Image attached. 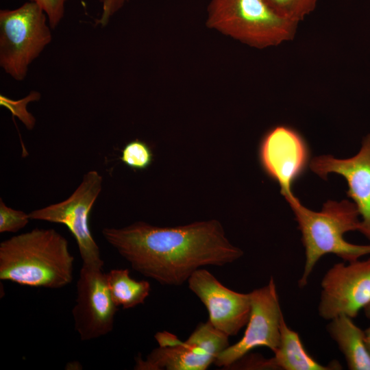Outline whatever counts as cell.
<instances>
[{
	"label": "cell",
	"instance_id": "22",
	"mask_svg": "<svg viewBox=\"0 0 370 370\" xmlns=\"http://www.w3.org/2000/svg\"><path fill=\"white\" fill-rule=\"evenodd\" d=\"M101 4V13L99 23L101 26L108 24L111 17L117 12L129 0H99Z\"/></svg>",
	"mask_w": 370,
	"mask_h": 370
},
{
	"label": "cell",
	"instance_id": "9",
	"mask_svg": "<svg viewBox=\"0 0 370 370\" xmlns=\"http://www.w3.org/2000/svg\"><path fill=\"white\" fill-rule=\"evenodd\" d=\"M321 287L318 312L322 319L356 317L370 301V258L334 264L322 278Z\"/></svg>",
	"mask_w": 370,
	"mask_h": 370
},
{
	"label": "cell",
	"instance_id": "23",
	"mask_svg": "<svg viewBox=\"0 0 370 370\" xmlns=\"http://www.w3.org/2000/svg\"><path fill=\"white\" fill-rule=\"evenodd\" d=\"M364 338L366 347L370 353V326L364 330Z\"/></svg>",
	"mask_w": 370,
	"mask_h": 370
},
{
	"label": "cell",
	"instance_id": "7",
	"mask_svg": "<svg viewBox=\"0 0 370 370\" xmlns=\"http://www.w3.org/2000/svg\"><path fill=\"white\" fill-rule=\"evenodd\" d=\"M251 311L243 337L222 351L214 361L219 367H230L252 349L265 347L275 352L280 342V327L284 315L275 280L251 293Z\"/></svg>",
	"mask_w": 370,
	"mask_h": 370
},
{
	"label": "cell",
	"instance_id": "24",
	"mask_svg": "<svg viewBox=\"0 0 370 370\" xmlns=\"http://www.w3.org/2000/svg\"><path fill=\"white\" fill-rule=\"evenodd\" d=\"M364 312L366 317L370 319V301L369 303L364 308Z\"/></svg>",
	"mask_w": 370,
	"mask_h": 370
},
{
	"label": "cell",
	"instance_id": "13",
	"mask_svg": "<svg viewBox=\"0 0 370 370\" xmlns=\"http://www.w3.org/2000/svg\"><path fill=\"white\" fill-rule=\"evenodd\" d=\"M310 168L324 180L330 173L345 178L348 184L347 195L356 204L361 217L359 232L370 242V134L364 138L356 156L347 159H336L330 155L315 157Z\"/></svg>",
	"mask_w": 370,
	"mask_h": 370
},
{
	"label": "cell",
	"instance_id": "2",
	"mask_svg": "<svg viewBox=\"0 0 370 370\" xmlns=\"http://www.w3.org/2000/svg\"><path fill=\"white\" fill-rule=\"evenodd\" d=\"M74 257L66 238L53 228H34L0 243V279L57 289L73 280Z\"/></svg>",
	"mask_w": 370,
	"mask_h": 370
},
{
	"label": "cell",
	"instance_id": "18",
	"mask_svg": "<svg viewBox=\"0 0 370 370\" xmlns=\"http://www.w3.org/2000/svg\"><path fill=\"white\" fill-rule=\"evenodd\" d=\"M120 159L132 169L143 170L151 164L153 154L146 143L136 139L124 147Z\"/></svg>",
	"mask_w": 370,
	"mask_h": 370
},
{
	"label": "cell",
	"instance_id": "21",
	"mask_svg": "<svg viewBox=\"0 0 370 370\" xmlns=\"http://www.w3.org/2000/svg\"><path fill=\"white\" fill-rule=\"evenodd\" d=\"M38 4L46 14L49 25L55 29L64 15L65 3L68 0H29Z\"/></svg>",
	"mask_w": 370,
	"mask_h": 370
},
{
	"label": "cell",
	"instance_id": "19",
	"mask_svg": "<svg viewBox=\"0 0 370 370\" xmlns=\"http://www.w3.org/2000/svg\"><path fill=\"white\" fill-rule=\"evenodd\" d=\"M40 94L37 91H31L25 97L14 100L5 95H0V105L9 110L12 116H16L28 130H32L36 124L35 117L27 111L28 103L38 101Z\"/></svg>",
	"mask_w": 370,
	"mask_h": 370
},
{
	"label": "cell",
	"instance_id": "12",
	"mask_svg": "<svg viewBox=\"0 0 370 370\" xmlns=\"http://www.w3.org/2000/svg\"><path fill=\"white\" fill-rule=\"evenodd\" d=\"M187 282L189 289L206 306L208 321L214 328L232 336L247 325L251 311L249 293L227 288L204 269L195 271Z\"/></svg>",
	"mask_w": 370,
	"mask_h": 370
},
{
	"label": "cell",
	"instance_id": "1",
	"mask_svg": "<svg viewBox=\"0 0 370 370\" xmlns=\"http://www.w3.org/2000/svg\"><path fill=\"white\" fill-rule=\"evenodd\" d=\"M101 233L134 270L165 286H181L202 267L224 266L243 255L214 219L176 227L138 221Z\"/></svg>",
	"mask_w": 370,
	"mask_h": 370
},
{
	"label": "cell",
	"instance_id": "15",
	"mask_svg": "<svg viewBox=\"0 0 370 370\" xmlns=\"http://www.w3.org/2000/svg\"><path fill=\"white\" fill-rule=\"evenodd\" d=\"M353 319L340 315L331 320L326 330L343 354L350 370H370V353L365 342L364 330Z\"/></svg>",
	"mask_w": 370,
	"mask_h": 370
},
{
	"label": "cell",
	"instance_id": "16",
	"mask_svg": "<svg viewBox=\"0 0 370 370\" xmlns=\"http://www.w3.org/2000/svg\"><path fill=\"white\" fill-rule=\"evenodd\" d=\"M106 278L112 300L124 309L143 304L151 291L148 281L132 278L127 269H112L106 273Z\"/></svg>",
	"mask_w": 370,
	"mask_h": 370
},
{
	"label": "cell",
	"instance_id": "14",
	"mask_svg": "<svg viewBox=\"0 0 370 370\" xmlns=\"http://www.w3.org/2000/svg\"><path fill=\"white\" fill-rule=\"evenodd\" d=\"M271 358H260V369L280 370H330L341 369L337 362L323 365L306 350L298 333L293 330L282 319L280 342Z\"/></svg>",
	"mask_w": 370,
	"mask_h": 370
},
{
	"label": "cell",
	"instance_id": "5",
	"mask_svg": "<svg viewBox=\"0 0 370 370\" xmlns=\"http://www.w3.org/2000/svg\"><path fill=\"white\" fill-rule=\"evenodd\" d=\"M47 16L36 3L0 11V66L16 81L27 76L30 64L52 39Z\"/></svg>",
	"mask_w": 370,
	"mask_h": 370
},
{
	"label": "cell",
	"instance_id": "10",
	"mask_svg": "<svg viewBox=\"0 0 370 370\" xmlns=\"http://www.w3.org/2000/svg\"><path fill=\"white\" fill-rule=\"evenodd\" d=\"M117 307L103 269L82 265L72 310L75 330L80 339L90 341L110 333L114 328Z\"/></svg>",
	"mask_w": 370,
	"mask_h": 370
},
{
	"label": "cell",
	"instance_id": "8",
	"mask_svg": "<svg viewBox=\"0 0 370 370\" xmlns=\"http://www.w3.org/2000/svg\"><path fill=\"white\" fill-rule=\"evenodd\" d=\"M229 336L208 321L200 323L182 342L152 350L145 360L136 358V370H205L229 345Z\"/></svg>",
	"mask_w": 370,
	"mask_h": 370
},
{
	"label": "cell",
	"instance_id": "20",
	"mask_svg": "<svg viewBox=\"0 0 370 370\" xmlns=\"http://www.w3.org/2000/svg\"><path fill=\"white\" fill-rule=\"evenodd\" d=\"M30 220L29 214L6 206L0 199V232H16L25 227Z\"/></svg>",
	"mask_w": 370,
	"mask_h": 370
},
{
	"label": "cell",
	"instance_id": "11",
	"mask_svg": "<svg viewBox=\"0 0 370 370\" xmlns=\"http://www.w3.org/2000/svg\"><path fill=\"white\" fill-rule=\"evenodd\" d=\"M259 158L264 171L278 183L288 204L297 199L291 186L304 172L309 160L308 147L301 135L286 125L271 128L261 141Z\"/></svg>",
	"mask_w": 370,
	"mask_h": 370
},
{
	"label": "cell",
	"instance_id": "6",
	"mask_svg": "<svg viewBox=\"0 0 370 370\" xmlns=\"http://www.w3.org/2000/svg\"><path fill=\"white\" fill-rule=\"evenodd\" d=\"M102 184V175L97 171H89L67 199L28 213L30 220L66 225L77 242L82 265L101 269L104 262L88 227V216Z\"/></svg>",
	"mask_w": 370,
	"mask_h": 370
},
{
	"label": "cell",
	"instance_id": "4",
	"mask_svg": "<svg viewBox=\"0 0 370 370\" xmlns=\"http://www.w3.org/2000/svg\"><path fill=\"white\" fill-rule=\"evenodd\" d=\"M206 25L249 47L262 49L292 40L298 23L278 16L263 0H210Z\"/></svg>",
	"mask_w": 370,
	"mask_h": 370
},
{
	"label": "cell",
	"instance_id": "3",
	"mask_svg": "<svg viewBox=\"0 0 370 370\" xmlns=\"http://www.w3.org/2000/svg\"><path fill=\"white\" fill-rule=\"evenodd\" d=\"M305 249V264L299 286L308 284V278L320 258L332 254L349 262L370 254V244L355 245L344 238L345 233L359 231L360 214L354 202L328 201L321 211L315 212L304 206L299 199L289 204Z\"/></svg>",
	"mask_w": 370,
	"mask_h": 370
},
{
	"label": "cell",
	"instance_id": "17",
	"mask_svg": "<svg viewBox=\"0 0 370 370\" xmlns=\"http://www.w3.org/2000/svg\"><path fill=\"white\" fill-rule=\"evenodd\" d=\"M278 16L298 23L316 8L319 0H263Z\"/></svg>",
	"mask_w": 370,
	"mask_h": 370
}]
</instances>
